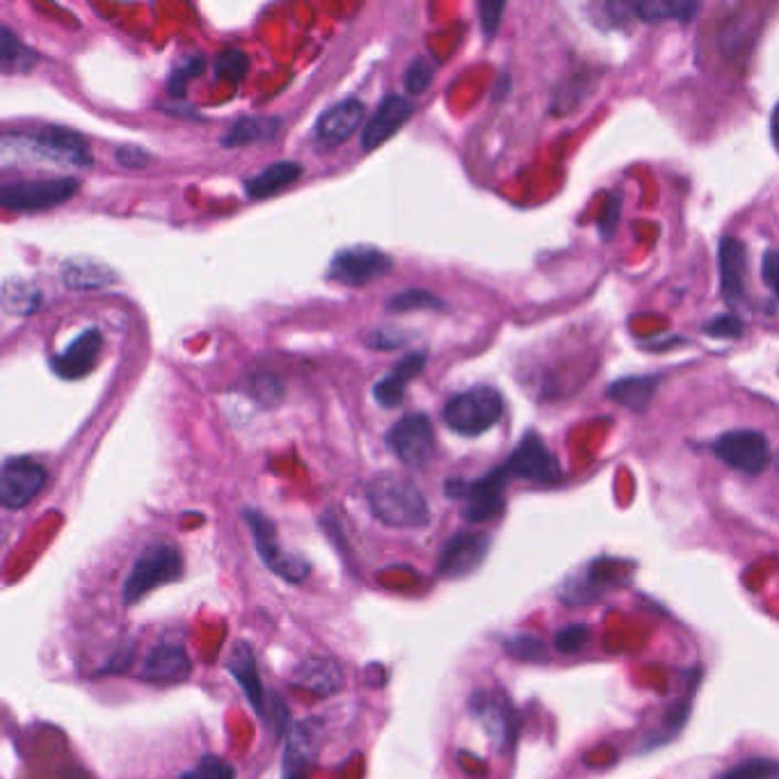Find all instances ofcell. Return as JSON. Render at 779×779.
I'll return each mask as SVG.
<instances>
[{
    "label": "cell",
    "instance_id": "obj_20",
    "mask_svg": "<svg viewBox=\"0 0 779 779\" xmlns=\"http://www.w3.org/2000/svg\"><path fill=\"white\" fill-rule=\"evenodd\" d=\"M426 364H428V356L424 352L403 356L392 373H386L382 380L375 382L373 398L377 401V405L384 409H396L405 398L407 384L424 373Z\"/></svg>",
    "mask_w": 779,
    "mask_h": 779
},
{
    "label": "cell",
    "instance_id": "obj_10",
    "mask_svg": "<svg viewBox=\"0 0 779 779\" xmlns=\"http://www.w3.org/2000/svg\"><path fill=\"white\" fill-rule=\"evenodd\" d=\"M713 452L721 462L734 471L759 476L768 469L772 452L764 433L759 430H732L713 441Z\"/></svg>",
    "mask_w": 779,
    "mask_h": 779
},
{
    "label": "cell",
    "instance_id": "obj_23",
    "mask_svg": "<svg viewBox=\"0 0 779 779\" xmlns=\"http://www.w3.org/2000/svg\"><path fill=\"white\" fill-rule=\"evenodd\" d=\"M661 377L659 375H636V377H625L612 382L608 386V398L618 405L633 409V412H644L652 405V398L657 394Z\"/></svg>",
    "mask_w": 779,
    "mask_h": 779
},
{
    "label": "cell",
    "instance_id": "obj_38",
    "mask_svg": "<svg viewBox=\"0 0 779 779\" xmlns=\"http://www.w3.org/2000/svg\"><path fill=\"white\" fill-rule=\"evenodd\" d=\"M478 8H480V21H482L484 38L492 40L494 32L499 30L501 17L505 12V3H501V0H484V3H480Z\"/></svg>",
    "mask_w": 779,
    "mask_h": 779
},
{
    "label": "cell",
    "instance_id": "obj_29",
    "mask_svg": "<svg viewBox=\"0 0 779 779\" xmlns=\"http://www.w3.org/2000/svg\"><path fill=\"white\" fill-rule=\"evenodd\" d=\"M64 279H67L70 286H76V288H96L110 281V273L99 264L74 262L67 270H64Z\"/></svg>",
    "mask_w": 779,
    "mask_h": 779
},
{
    "label": "cell",
    "instance_id": "obj_9",
    "mask_svg": "<svg viewBox=\"0 0 779 779\" xmlns=\"http://www.w3.org/2000/svg\"><path fill=\"white\" fill-rule=\"evenodd\" d=\"M386 446L405 465L420 469L435 456V430L424 412L405 414L398 424L386 433Z\"/></svg>",
    "mask_w": 779,
    "mask_h": 779
},
{
    "label": "cell",
    "instance_id": "obj_5",
    "mask_svg": "<svg viewBox=\"0 0 779 779\" xmlns=\"http://www.w3.org/2000/svg\"><path fill=\"white\" fill-rule=\"evenodd\" d=\"M0 149L32 153L44 160L60 162V166H74V168H87L92 162L87 142L78 134L64 131V128H46V131L40 136H21L14 142L8 138H0Z\"/></svg>",
    "mask_w": 779,
    "mask_h": 779
},
{
    "label": "cell",
    "instance_id": "obj_1",
    "mask_svg": "<svg viewBox=\"0 0 779 779\" xmlns=\"http://www.w3.org/2000/svg\"><path fill=\"white\" fill-rule=\"evenodd\" d=\"M366 501L377 522L401 531L426 529L430 524V508L418 487L394 473L375 476L366 487Z\"/></svg>",
    "mask_w": 779,
    "mask_h": 779
},
{
    "label": "cell",
    "instance_id": "obj_42",
    "mask_svg": "<svg viewBox=\"0 0 779 779\" xmlns=\"http://www.w3.org/2000/svg\"><path fill=\"white\" fill-rule=\"evenodd\" d=\"M117 160L121 162L124 168H134V170H142L151 162V156L147 151H142L140 147H126L121 151H117Z\"/></svg>",
    "mask_w": 779,
    "mask_h": 779
},
{
    "label": "cell",
    "instance_id": "obj_35",
    "mask_svg": "<svg viewBox=\"0 0 779 779\" xmlns=\"http://www.w3.org/2000/svg\"><path fill=\"white\" fill-rule=\"evenodd\" d=\"M3 302L12 313H30L40 302V294L23 281H17V288L6 286Z\"/></svg>",
    "mask_w": 779,
    "mask_h": 779
},
{
    "label": "cell",
    "instance_id": "obj_37",
    "mask_svg": "<svg viewBox=\"0 0 779 779\" xmlns=\"http://www.w3.org/2000/svg\"><path fill=\"white\" fill-rule=\"evenodd\" d=\"M588 640H590L588 627L572 625L556 633V649L563 654H574V652H580V649L588 644Z\"/></svg>",
    "mask_w": 779,
    "mask_h": 779
},
{
    "label": "cell",
    "instance_id": "obj_19",
    "mask_svg": "<svg viewBox=\"0 0 779 779\" xmlns=\"http://www.w3.org/2000/svg\"><path fill=\"white\" fill-rule=\"evenodd\" d=\"M102 348H104L102 332L87 330L67 350L55 356L51 362L53 371L64 380H81L94 371L96 362H99Z\"/></svg>",
    "mask_w": 779,
    "mask_h": 779
},
{
    "label": "cell",
    "instance_id": "obj_7",
    "mask_svg": "<svg viewBox=\"0 0 779 779\" xmlns=\"http://www.w3.org/2000/svg\"><path fill=\"white\" fill-rule=\"evenodd\" d=\"M78 192L76 179L14 181L0 185V209L8 211H46L72 200Z\"/></svg>",
    "mask_w": 779,
    "mask_h": 779
},
{
    "label": "cell",
    "instance_id": "obj_12",
    "mask_svg": "<svg viewBox=\"0 0 779 779\" xmlns=\"http://www.w3.org/2000/svg\"><path fill=\"white\" fill-rule=\"evenodd\" d=\"M46 484V469L28 458H14L0 465V505L10 510L25 508Z\"/></svg>",
    "mask_w": 779,
    "mask_h": 779
},
{
    "label": "cell",
    "instance_id": "obj_26",
    "mask_svg": "<svg viewBox=\"0 0 779 779\" xmlns=\"http://www.w3.org/2000/svg\"><path fill=\"white\" fill-rule=\"evenodd\" d=\"M281 121L275 117H245L232 126L222 140L224 147H243L254 142H270L279 134Z\"/></svg>",
    "mask_w": 779,
    "mask_h": 779
},
{
    "label": "cell",
    "instance_id": "obj_39",
    "mask_svg": "<svg viewBox=\"0 0 779 779\" xmlns=\"http://www.w3.org/2000/svg\"><path fill=\"white\" fill-rule=\"evenodd\" d=\"M620 211H622V198H620V192L618 194H610V200L606 204V213L599 222V232L604 236V241H610V236L615 234V230H618V222H620Z\"/></svg>",
    "mask_w": 779,
    "mask_h": 779
},
{
    "label": "cell",
    "instance_id": "obj_22",
    "mask_svg": "<svg viewBox=\"0 0 779 779\" xmlns=\"http://www.w3.org/2000/svg\"><path fill=\"white\" fill-rule=\"evenodd\" d=\"M294 684L318 697H330L343 689V672L332 659L311 657L296 668Z\"/></svg>",
    "mask_w": 779,
    "mask_h": 779
},
{
    "label": "cell",
    "instance_id": "obj_36",
    "mask_svg": "<svg viewBox=\"0 0 779 779\" xmlns=\"http://www.w3.org/2000/svg\"><path fill=\"white\" fill-rule=\"evenodd\" d=\"M435 78V72H433V64L424 57H416L412 64H409V70H407V76H405V89L412 94V96H418V94H424L430 83Z\"/></svg>",
    "mask_w": 779,
    "mask_h": 779
},
{
    "label": "cell",
    "instance_id": "obj_27",
    "mask_svg": "<svg viewBox=\"0 0 779 779\" xmlns=\"http://www.w3.org/2000/svg\"><path fill=\"white\" fill-rule=\"evenodd\" d=\"M418 309L446 311V302L441 298H437L435 294H430V290H420V288L403 290V294L394 296L392 300L386 302L388 313H409V311H418Z\"/></svg>",
    "mask_w": 779,
    "mask_h": 779
},
{
    "label": "cell",
    "instance_id": "obj_32",
    "mask_svg": "<svg viewBox=\"0 0 779 779\" xmlns=\"http://www.w3.org/2000/svg\"><path fill=\"white\" fill-rule=\"evenodd\" d=\"M215 70H217V76L224 78V81H232V83H238L245 78L247 70H249V60L243 51L238 49H226L217 55V62H215Z\"/></svg>",
    "mask_w": 779,
    "mask_h": 779
},
{
    "label": "cell",
    "instance_id": "obj_30",
    "mask_svg": "<svg viewBox=\"0 0 779 779\" xmlns=\"http://www.w3.org/2000/svg\"><path fill=\"white\" fill-rule=\"evenodd\" d=\"M777 777H779V766L775 759L753 757L748 761L729 768L718 779H777Z\"/></svg>",
    "mask_w": 779,
    "mask_h": 779
},
{
    "label": "cell",
    "instance_id": "obj_28",
    "mask_svg": "<svg viewBox=\"0 0 779 779\" xmlns=\"http://www.w3.org/2000/svg\"><path fill=\"white\" fill-rule=\"evenodd\" d=\"M32 60L35 55L25 51L14 32L10 28H0V67L25 70Z\"/></svg>",
    "mask_w": 779,
    "mask_h": 779
},
{
    "label": "cell",
    "instance_id": "obj_18",
    "mask_svg": "<svg viewBox=\"0 0 779 779\" xmlns=\"http://www.w3.org/2000/svg\"><path fill=\"white\" fill-rule=\"evenodd\" d=\"M318 753V734L311 721L290 727L284 745L281 779H307Z\"/></svg>",
    "mask_w": 779,
    "mask_h": 779
},
{
    "label": "cell",
    "instance_id": "obj_15",
    "mask_svg": "<svg viewBox=\"0 0 779 779\" xmlns=\"http://www.w3.org/2000/svg\"><path fill=\"white\" fill-rule=\"evenodd\" d=\"M414 110H416V106L412 99H407V96H401V94L384 96L382 104L377 106V110L373 113V117L364 126V134H362L364 151L366 153L375 151L386 140H392L409 121Z\"/></svg>",
    "mask_w": 779,
    "mask_h": 779
},
{
    "label": "cell",
    "instance_id": "obj_6",
    "mask_svg": "<svg viewBox=\"0 0 779 779\" xmlns=\"http://www.w3.org/2000/svg\"><path fill=\"white\" fill-rule=\"evenodd\" d=\"M243 516H245V522H247V526L252 531L254 546L258 551V558L264 561V565L270 572H275L279 578L288 580V583H302L309 576L311 567H309V563L302 556L288 554V551L281 548L277 529H275V524L270 522V519L264 512H258V510H245Z\"/></svg>",
    "mask_w": 779,
    "mask_h": 779
},
{
    "label": "cell",
    "instance_id": "obj_13",
    "mask_svg": "<svg viewBox=\"0 0 779 779\" xmlns=\"http://www.w3.org/2000/svg\"><path fill=\"white\" fill-rule=\"evenodd\" d=\"M721 294L729 309L748 305V249L734 236H725L718 247Z\"/></svg>",
    "mask_w": 779,
    "mask_h": 779
},
{
    "label": "cell",
    "instance_id": "obj_33",
    "mask_svg": "<svg viewBox=\"0 0 779 779\" xmlns=\"http://www.w3.org/2000/svg\"><path fill=\"white\" fill-rule=\"evenodd\" d=\"M704 334L711 339H721V341H734L743 337L745 324L736 313H721L713 316L711 320L704 322Z\"/></svg>",
    "mask_w": 779,
    "mask_h": 779
},
{
    "label": "cell",
    "instance_id": "obj_43",
    "mask_svg": "<svg viewBox=\"0 0 779 779\" xmlns=\"http://www.w3.org/2000/svg\"><path fill=\"white\" fill-rule=\"evenodd\" d=\"M777 252L775 249H766L764 254V264H761V275H764V281L770 290H775V277H777Z\"/></svg>",
    "mask_w": 779,
    "mask_h": 779
},
{
    "label": "cell",
    "instance_id": "obj_14",
    "mask_svg": "<svg viewBox=\"0 0 779 779\" xmlns=\"http://www.w3.org/2000/svg\"><path fill=\"white\" fill-rule=\"evenodd\" d=\"M492 540L482 535V533H473V531H460L452 535L439 556V572L448 578H462L473 574L490 554Z\"/></svg>",
    "mask_w": 779,
    "mask_h": 779
},
{
    "label": "cell",
    "instance_id": "obj_31",
    "mask_svg": "<svg viewBox=\"0 0 779 779\" xmlns=\"http://www.w3.org/2000/svg\"><path fill=\"white\" fill-rule=\"evenodd\" d=\"M505 652L519 661H542L546 659V647L537 636L516 633L503 642Z\"/></svg>",
    "mask_w": 779,
    "mask_h": 779
},
{
    "label": "cell",
    "instance_id": "obj_2",
    "mask_svg": "<svg viewBox=\"0 0 779 779\" xmlns=\"http://www.w3.org/2000/svg\"><path fill=\"white\" fill-rule=\"evenodd\" d=\"M183 572H185V565L177 544L172 542L151 544L149 548L142 551V556L136 561V565L126 576L124 590H121L124 604L134 606L142 601L153 590L181 580Z\"/></svg>",
    "mask_w": 779,
    "mask_h": 779
},
{
    "label": "cell",
    "instance_id": "obj_34",
    "mask_svg": "<svg viewBox=\"0 0 779 779\" xmlns=\"http://www.w3.org/2000/svg\"><path fill=\"white\" fill-rule=\"evenodd\" d=\"M179 779H236L234 766L222 757H204L192 770L183 772Z\"/></svg>",
    "mask_w": 779,
    "mask_h": 779
},
{
    "label": "cell",
    "instance_id": "obj_3",
    "mask_svg": "<svg viewBox=\"0 0 779 779\" xmlns=\"http://www.w3.org/2000/svg\"><path fill=\"white\" fill-rule=\"evenodd\" d=\"M503 396L494 386H473L452 396L444 407V424L462 437H478L492 430L503 416Z\"/></svg>",
    "mask_w": 779,
    "mask_h": 779
},
{
    "label": "cell",
    "instance_id": "obj_11",
    "mask_svg": "<svg viewBox=\"0 0 779 779\" xmlns=\"http://www.w3.org/2000/svg\"><path fill=\"white\" fill-rule=\"evenodd\" d=\"M503 467L510 478H524L540 484L558 482L563 476L561 462L535 433H526L522 437V441H519V446Z\"/></svg>",
    "mask_w": 779,
    "mask_h": 779
},
{
    "label": "cell",
    "instance_id": "obj_8",
    "mask_svg": "<svg viewBox=\"0 0 779 779\" xmlns=\"http://www.w3.org/2000/svg\"><path fill=\"white\" fill-rule=\"evenodd\" d=\"M394 268V258L371 245H354L334 254L328 279L341 286L362 288Z\"/></svg>",
    "mask_w": 779,
    "mask_h": 779
},
{
    "label": "cell",
    "instance_id": "obj_4",
    "mask_svg": "<svg viewBox=\"0 0 779 779\" xmlns=\"http://www.w3.org/2000/svg\"><path fill=\"white\" fill-rule=\"evenodd\" d=\"M510 473L505 467H497L490 473L480 476L478 480H448L446 497L462 503V516L471 524L490 522L499 516L505 508V487L510 482Z\"/></svg>",
    "mask_w": 779,
    "mask_h": 779
},
{
    "label": "cell",
    "instance_id": "obj_24",
    "mask_svg": "<svg viewBox=\"0 0 779 779\" xmlns=\"http://www.w3.org/2000/svg\"><path fill=\"white\" fill-rule=\"evenodd\" d=\"M300 177H302V168L298 162L281 160V162H273V166L266 168L264 172L247 179L245 190L252 200H266L270 194L288 188L290 183H296Z\"/></svg>",
    "mask_w": 779,
    "mask_h": 779
},
{
    "label": "cell",
    "instance_id": "obj_44",
    "mask_svg": "<svg viewBox=\"0 0 779 779\" xmlns=\"http://www.w3.org/2000/svg\"><path fill=\"white\" fill-rule=\"evenodd\" d=\"M366 343H369L373 350H394V348H398L403 341H401L398 337H388L384 330H375V332L366 339Z\"/></svg>",
    "mask_w": 779,
    "mask_h": 779
},
{
    "label": "cell",
    "instance_id": "obj_21",
    "mask_svg": "<svg viewBox=\"0 0 779 779\" xmlns=\"http://www.w3.org/2000/svg\"><path fill=\"white\" fill-rule=\"evenodd\" d=\"M226 670L238 681V686L243 689L247 702L258 716H266L268 713V702L262 684V674H258V665L254 659L252 647L247 642H236L230 659H226Z\"/></svg>",
    "mask_w": 779,
    "mask_h": 779
},
{
    "label": "cell",
    "instance_id": "obj_25",
    "mask_svg": "<svg viewBox=\"0 0 779 779\" xmlns=\"http://www.w3.org/2000/svg\"><path fill=\"white\" fill-rule=\"evenodd\" d=\"M700 8L702 6L693 3V0H642V3L631 6V12H636L638 19L644 23H689L700 12Z\"/></svg>",
    "mask_w": 779,
    "mask_h": 779
},
{
    "label": "cell",
    "instance_id": "obj_16",
    "mask_svg": "<svg viewBox=\"0 0 779 779\" xmlns=\"http://www.w3.org/2000/svg\"><path fill=\"white\" fill-rule=\"evenodd\" d=\"M190 674H192V661L181 644L153 647L140 670V679L156 686L183 684L185 679H190Z\"/></svg>",
    "mask_w": 779,
    "mask_h": 779
},
{
    "label": "cell",
    "instance_id": "obj_17",
    "mask_svg": "<svg viewBox=\"0 0 779 779\" xmlns=\"http://www.w3.org/2000/svg\"><path fill=\"white\" fill-rule=\"evenodd\" d=\"M364 110H366L364 104L356 102V99H345V102L332 106L316 121V131H313L316 142L322 147L343 145L345 140H350L356 134V128H360V124L364 119Z\"/></svg>",
    "mask_w": 779,
    "mask_h": 779
},
{
    "label": "cell",
    "instance_id": "obj_40",
    "mask_svg": "<svg viewBox=\"0 0 779 779\" xmlns=\"http://www.w3.org/2000/svg\"><path fill=\"white\" fill-rule=\"evenodd\" d=\"M254 394L264 403H275L281 398V384L273 375H258L254 377Z\"/></svg>",
    "mask_w": 779,
    "mask_h": 779
},
{
    "label": "cell",
    "instance_id": "obj_41",
    "mask_svg": "<svg viewBox=\"0 0 779 779\" xmlns=\"http://www.w3.org/2000/svg\"><path fill=\"white\" fill-rule=\"evenodd\" d=\"M202 70H204V62H202V60H188L181 70L174 72V76H172V81H170L172 94H181V92L185 89V85L190 83V78L198 76Z\"/></svg>",
    "mask_w": 779,
    "mask_h": 779
}]
</instances>
